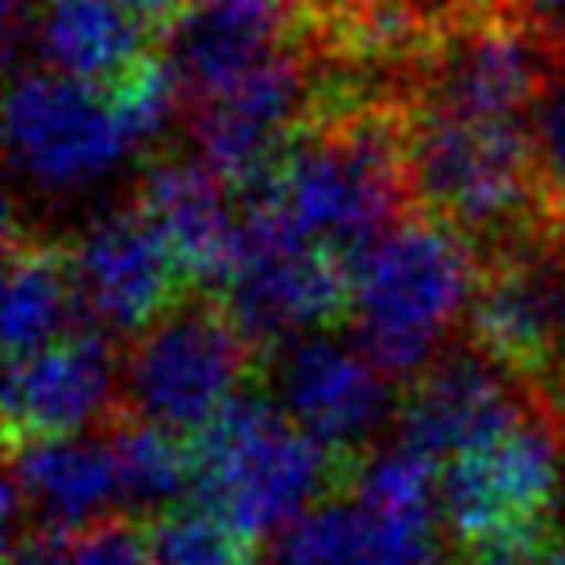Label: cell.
Returning <instances> with one entry per match:
<instances>
[{"instance_id": "obj_13", "label": "cell", "mask_w": 565, "mask_h": 565, "mask_svg": "<svg viewBox=\"0 0 565 565\" xmlns=\"http://www.w3.org/2000/svg\"><path fill=\"white\" fill-rule=\"evenodd\" d=\"M71 265L83 322L120 347L153 327L190 289H199L137 203L116 206L79 239H71Z\"/></svg>"}, {"instance_id": "obj_18", "label": "cell", "mask_w": 565, "mask_h": 565, "mask_svg": "<svg viewBox=\"0 0 565 565\" xmlns=\"http://www.w3.org/2000/svg\"><path fill=\"white\" fill-rule=\"evenodd\" d=\"M273 565H446L441 512L367 503L347 487L277 541Z\"/></svg>"}, {"instance_id": "obj_15", "label": "cell", "mask_w": 565, "mask_h": 565, "mask_svg": "<svg viewBox=\"0 0 565 565\" xmlns=\"http://www.w3.org/2000/svg\"><path fill=\"white\" fill-rule=\"evenodd\" d=\"M125 347L104 330L79 327L63 343L9 363L4 434L9 450L25 441H54L104 429L120 417Z\"/></svg>"}, {"instance_id": "obj_6", "label": "cell", "mask_w": 565, "mask_h": 565, "mask_svg": "<svg viewBox=\"0 0 565 565\" xmlns=\"http://www.w3.org/2000/svg\"><path fill=\"white\" fill-rule=\"evenodd\" d=\"M194 491L223 503L260 541H281L318 503L347 491L360 471L306 438L268 396L265 380L194 441Z\"/></svg>"}, {"instance_id": "obj_22", "label": "cell", "mask_w": 565, "mask_h": 565, "mask_svg": "<svg viewBox=\"0 0 565 565\" xmlns=\"http://www.w3.org/2000/svg\"><path fill=\"white\" fill-rule=\"evenodd\" d=\"M111 441H116L120 483H125V503L132 520L158 516L194 495L199 462H194L190 441H178L161 429L128 422V417L111 422Z\"/></svg>"}, {"instance_id": "obj_14", "label": "cell", "mask_w": 565, "mask_h": 565, "mask_svg": "<svg viewBox=\"0 0 565 565\" xmlns=\"http://www.w3.org/2000/svg\"><path fill=\"white\" fill-rule=\"evenodd\" d=\"M315 0H194L166 46L182 111L315 42Z\"/></svg>"}, {"instance_id": "obj_19", "label": "cell", "mask_w": 565, "mask_h": 565, "mask_svg": "<svg viewBox=\"0 0 565 565\" xmlns=\"http://www.w3.org/2000/svg\"><path fill=\"white\" fill-rule=\"evenodd\" d=\"M132 203L173 248L178 265L199 289H220L239 232V194L194 153L149 161Z\"/></svg>"}, {"instance_id": "obj_3", "label": "cell", "mask_w": 565, "mask_h": 565, "mask_svg": "<svg viewBox=\"0 0 565 565\" xmlns=\"http://www.w3.org/2000/svg\"><path fill=\"white\" fill-rule=\"evenodd\" d=\"M408 206L455 227L479 256L565 232L550 215L529 125L405 108Z\"/></svg>"}, {"instance_id": "obj_24", "label": "cell", "mask_w": 565, "mask_h": 565, "mask_svg": "<svg viewBox=\"0 0 565 565\" xmlns=\"http://www.w3.org/2000/svg\"><path fill=\"white\" fill-rule=\"evenodd\" d=\"M66 565H153L141 520H108L99 529L63 541Z\"/></svg>"}, {"instance_id": "obj_11", "label": "cell", "mask_w": 565, "mask_h": 565, "mask_svg": "<svg viewBox=\"0 0 565 565\" xmlns=\"http://www.w3.org/2000/svg\"><path fill=\"white\" fill-rule=\"evenodd\" d=\"M462 334L529 388H541L565 360V232L483 256Z\"/></svg>"}, {"instance_id": "obj_16", "label": "cell", "mask_w": 565, "mask_h": 565, "mask_svg": "<svg viewBox=\"0 0 565 565\" xmlns=\"http://www.w3.org/2000/svg\"><path fill=\"white\" fill-rule=\"evenodd\" d=\"M125 516L128 503L111 425L9 450V541L21 533L66 541Z\"/></svg>"}, {"instance_id": "obj_12", "label": "cell", "mask_w": 565, "mask_h": 565, "mask_svg": "<svg viewBox=\"0 0 565 565\" xmlns=\"http://www.w3.org/2000/svg\"><path fill=\"white\" fill-rule=\"evenodd\" d=\"M533 408L536 396L524 380L500 367L467 334H458L422 376L401 388L396 446L441 471L446 462L508 434Z\"/></svg>"}, {"instance_id": "obj_5", "label": "cell", "mask_w": 565, "mask_h": 565, "mask_svg": "<svg viewBox=\"0 0 565 565\" xmlns=\"http://www.w3.org/2000/svg\"><path fill=\"white\" fill-rule=\"evenodd\" d=\"M265 363L223 294L190 289L153 327L125 343L120 417L194 446L265 380Z\"/></svg>"}, {"instance_id": "obj_2", "label": "cell", "mask_w": 565, "mask_h": 565, "mask_svg": "<svg viewBox=\"0 0 565 565\" xmlns=\"http://www.w3.org/2000/svg\"><path fill=\"white\" fill-rule=\"evenodd\" d=\"M483 256L455 227L408 211L351 268L347 334L384 376L405 388L467 327Z\"/></svg>"}, {"instance_id": "obj_4", "label": "cell", "mask_w": 565, "mask_h": 565, "mask_svg": "<svg viewBox=\"0 0 565 565\" xmlns=\"http://www.w3.org/2000/svg\"><path fill=\"white\" fill-rule=\"evenodd\" d=\"M170 120H182V104L166 63L120 92H99L25 66L9 92L4 137L13 170L30 178V186L66 194L108 178L125 158L153 149Z\"/></svg>"}, {"instance_id": "obj_7", "label": "cell", "mask_w": 565, "mask_h": 565, "mask_svg": "<svg viewBox=\"0 0 565 565\" xmlns=\"http://www.w3.org/2000/svg\"><path fill=\"white\" fill-rule=\"evenodd\" d=\"M215 294H223L236 322L268 360L294 339L347 327L351 268L318 248L281 206L252 190L239 194L236 248Z\"/></svg>"}, {"instance_id": "obj_20", "label": "cell", "mask_w": 565, "mask_h": 565, "mask_svg": "<svg viewBox=\"0 0 565 565\" xmlns=\"http://www.w3.org/2000/svg\"><path fill=\"white\" fill-rule=\"evenodd\" d=\"M83 322L71 244L25 223H9L4 244V355L21 363L63 343Z\"/></svg>"}, {"instance_id": "obj_17", "label": "cell", "mask_w": 565, "mask_h": 565, "mask_svg": "<svg viewBox=\"0 0 565 565\" xmlns=\"http://www.w3.org/2000/svg\"><path fill=\"white\" fill-rule=\"evenodd\" d=\"M25 38L33 66L99 92H120L166 63L125 0H30Z\"/></svg>"}, {"instance_id": "obj_30", "label": "cell", "mask_w": 565, "mask_h": 565, "mask_svg": "<svg viewBox=\"0 0 565 565\" xmlns=\"http://www.w3.org/2000/svg\"><path fill=\"white\" fill-rule=\"evenodd\" d=\"M446 9H467V4H500V0H441Z\"/></svg>"}, {"instance_id": "obj_27", "label": "cell", "mask_w": 565, "mask_h": 565, "mask_svg": "<svg viewBox=\"0 0 565 565\" xmlns=\"http://www.w3.org/2000/svg\"><path fill=\"white\" fill-rule=\"evenodd\" d=\"M533 396H536V405L545 408L553 422H557V429L565 434V360H562V367L541 384V388H533Z\"/></svg>"}, {"instance_id": "obj_28", "label": "cell", "mask_w": 565, "mask_h": 565, "mask_svg": "<svg viewBox=\"0 0 565 565\" xmlns=\"http://www.w3.org/2000/svg\"><path fill=\"white\" fill-rule=\"evenodd\" d=\"M372 4H380V0H315V9H318L315 21H322V17L360 13V9H372Z\"/></svg>"}, {"instance_id": "obj_21", "label": "cell", "mask_w": 565, "mask_h": 565, "mask_svg": "<svg viewBox=\"0 0 565 565\" xmlns=\"http://www.w3.org/2000/svg\"><path fill=\"white\" fill-rule=\"evenodd\" d=\"M141 524L153 565H273L265 541L199 491Z\"/></svg>"}, {"instance_id": "obj_8", "label": "cell", "mask_w": 565, "mask_h": 565, "mask_svg": "<svg viewBox=\"0 0 565 565\" xmlns=\"http://www.w3.org/2000/svg\"><path fill=\"white\" fill-rule=\"evenodd\" d=\"M565 434L536 405L508 434L438 471L441 533L458 553L487 541L562 529Z\"/></svg>"}, {"instance_id": "obj_23", "label": "cell", "mask_w": 565, "mask_h": 565, "mask_svg": "<svg viewBox=\"0 0 565 565\" xmlns=\"http://www.w3.org/2000/svg\"><path fill=\"white\" fill-rule=\"evenodd\" d=\"M529 137H533V158L550 215L565 227V42L553 54L545 87L536 95L533 116H529Z\"/></svg>"}, {"instance_id": "obj_25", "label": "cell", "mask_w": 565, "mask_h": 565, "mask_svg": "<svg viewBox=\"0 0 565 565\" xmlns=\"http://www.w3.org/2000/svg\"><path fill=\"white\" fill-rule=\"evenodd\" d=\"M553 533H557V529H553ZM553 533H524V536L487 541L479 550L462 553V565H545Z\"/></svg>"}, {"instance_id": "obj_29", "label": "cell", "mask_w": 565, "mask_h": 565, "mask_svg": "<svg viewBox=\"0 0 565 565\" xmlns=\"http://www.w3.org/2000/svg\"><path fill=\"white\" fill-rule=\"evenodd\" d=\"M545 565H565V524L553 533L550 541V557H545Z\"/></svg>"}, {"instance_id": "obj_10", "label": "cell", "mask_w": 565, "mask_h": 565, "mask_svg": "<svg viewBox=\"0 0 565 565\" xmlns=\"http://www.w3.org/2000/svg\"><path fill=\"white\" fill-rule=\"evenodd\" d=\"M322 87L327 71L315 50H294L182 111L178 125L186 132V153L220 173L236 194H248L277 170L285 149L318 108Z\"/></svg>"}, {"instance_id": "obj_9", "label": "cell", "mask_w": 565, "mask_h": 565, "mask_svg": "<svg viewBox=\"0 0 565 565\" xmlns=\"http://www.w3.org/2000/svg\"><path fill=\"white\" fill-rule=\"evenodd\" d=\"M265 388L306 438L351 467L376 455L380 429L396 425L401 408V384L343 327L277 347L265 363Z\"/></svg>"}, {"instance_id": "obj_1", "label": "cell", "mask_w": 565, "mask_h": 565, "mask_svg": "<svg viewBox=\"0 0 565 565\" xmlns=\"http://www.w3.org/2000/svg\"><path fill=\"white\" fill-rule=\"evenodd\" d=\"M252 194V190H248ZM318 248L355 268L405 220V104L388 92L330 79L318 108L256 186Z\"/></svg>"}, {"instance_id": "obj_26", "label": "cell", "mask_w": 565, "mask_h": 565, "mask_svg": "<svg viewBox=\"0 0 565 565\" xmlns=\"http://www.w3.org/2000/svg\"><path fill=\"white\" fill-rule=\"evenodd\" d=\"M9 565H66L63 541L42 533H21L9 541Z\"/></svg>"}]
</instances>
